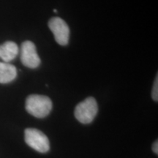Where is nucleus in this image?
Segmentation results:
<instances>
[{
	"label": "nucleus",
	"instance_id": "nucleus-4",
	"mask_svg": "<svg viewBox=\"0 0 158 158\" xmlns=\"http://www.w3.org/2000/svg\"><path fill=\"white\" fill-rule=\"evenodd\" d=\"M48 27L54 34L55 40L61 45H66L68 43L70 36V29L64 20L59 17L51 19L48 22Z\"/></svg>",
	"mask_w": 158,
	"mask_h": 158
},
{
	"label": "nucleus",
	"instance_id": "nucleus-1",
	"mask_svg": "<svg viewBox=\"0 0 158 158\" xmlns=\"http://www.w3.org/2000/svg\"><path fill=\"white\" fill-rule=\"evenodd\" d=\"M52 109V102L47 96L31 94L26 100V110L37 118L47 116Z\"/></svg>",
	"mask_w": 158,
	"mask_h": 158
},
{
	"label": "nucleus",
	"instance_id": "nucleus-9",
	"mask_svg": "<svg viewBox=\"0 0 158 158\" xmlns=\"http://www.w3.org/2000/svg\"><path fill=\"white\" fill-rule=\"evenodd\" d=\"M158 142L157 141H156L155 143H153V146H152V150L153 152H155V154H158Z\"/></svg>",
	"mask_w": 158,
	"mask_h": 158
},
{
	"label": "nucleus",
	"instance_id": "nucleus-3",
	"mask_svg": "<svg viewBox=\"0 0 158 158\" xmlns=\"http://www.w3.org/2000/svg\"><path fill=\"white\" fill-rule=\"evenodd\" d=\"M24 133L26 143L37 152L45 153L50 149L48 137L39 130L27 128Z\"/></svg>",
	"mask_w": 158,
	"mask_h": 158
},
{
	"label": "nucleus",
	"instance_id": "nucleus-2",
	"mask_svg": "<svg viewBox=\"0 0 158 158\" xmlns=\"http://www.w3.org/2000/svg\"><path fill=\"white\" fill-rule=\"evenodd\" d=\"M98 107L95 99L89 97L77 105L75 116L82 124L91 123L98 114Z\"/></svg>",
	"mask_w": 158,
	"mask_h": 158
},
{
	"label": "nucleus",
	"instance_id": "nucleus-6",
	"mask_svg": "<svg viewBox=\"0 0 158 158\" xmlns=\"http://www.w3.org/2000/svg\"><path fill=\"white\" fill-rule=\"evenodd\" d=\"M19 48L17 44L12 41H7L0 45V58L4 62H10L17 56Z\"/></svg>",
	"mask_w": 158,
	"mask_h": 158
},
{
	"label": "nucleus",
	"instance_id": "nucleus-8",
	"mask_svg": "<svg viewBox=\"0 0 158 158\" xmlns=\"http://www.w3.org/2000/svg\"><path fill=\"white\" fill-rule=\"evenodd\" d=\"M152 98L155 101L157 102L158 100V79H157V76H156V79L155 81V83H154V86L152 89Z\"/></svg>",
	"mask_w": 158,
	"mask_h": 158
},
{
	"label": "nucleus",
	"instance_id": "nucleus-5",
	"mask_svg": "<svg viewBox=\"0 0 158 158\" xmlns=\"http://www.w3.org/2000/svg\"><path fill=\"white\" fill-rule=\"evenodd\" d=\"M21 61L29 68H36L40 64V59L37 53L35 45L31 41H25L21 47Z\"/></svg>",
	"mask_w": 158,
	"mask_h": 158
},
{
	"label": "nucleus",
	"instance_id": "nucleus-7",
	"mask_svg": "<svg viewBox=\"0 0 158 158\" xmlns=\"http://www.w3.org/2000/svg\"><path fill=\"white\" fill-rule=\"evenodd\" d=\"M17 76V70L14 65L7 62H0V84L13 81Z\"/></svg>",
	"mask_w": 158,
	"mask_h": 158
}]
</instances>
